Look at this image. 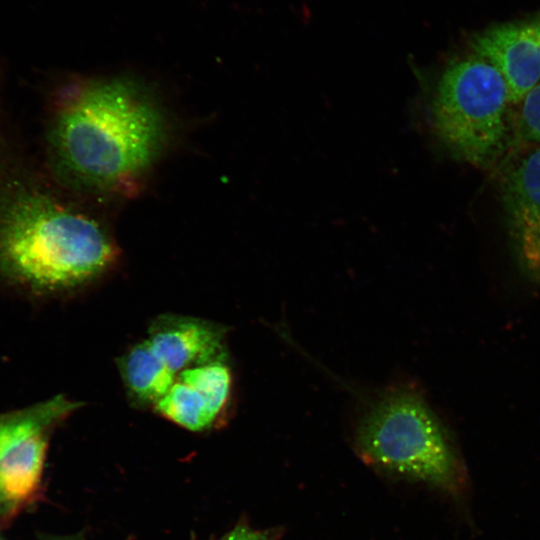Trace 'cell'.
I'll use <instances>...</instances> for the list:
<instances>
[{"mask_svg": "<svg viewBox=\"0 0 540 540\" xmlns=\"http://www.w3.org/2000/svg\"><path fill=\"white\" fill-rule=\"evenodd\" d=\"M283 532L284 530L281 527L265 530L254 529L248 523L242 521L220 540H280Z\"/></svg>", "mask_w": 540, "mask_h": 540, "instance_id": "13", "label": "cell"}, {"mask_svg": "<svg viewBox=\"0 0 540 540\" xmlns=\"http://www.w3.org/2000/svg\"><path fill=\"white\" fill-rule=\"evenodd\" d=\"M520 133L525 140L540 143V81L522 99Z\"/></svg>", "mask_w": 540, "mask_h": 540, "instance_id": "12", "label": "cell"}, {"mask_svg": "<svg viewBox=\"0 0 540 540\" xmlns=\"http://www.w3.org/2000/svg\"><path fill=\"white\" fill-rule=\"evenodd\" d=\"M47 431L40 430L20 439L1 455V512L12 513L36 495L44 470Z\"/></svg>", "mask_w": 540, "mask_h": 540, "instance_id": "9", "label": "cell"}, {"mask_svg": "<svg viewBox=\"0 0 540 540\" xmlns=\"http://www.w3.org/2000/svg\"><path fill=\"white\" fill-rule=\"evenodd\" d=\"M117 367L131 403L152 407L168 392L175 377L160 365L143 340L129 347Z\"/></svg>", "mask_w": 540, "mask_h": 540, "instance_id": "10", "label": "cell"}, {"mask_svg": "<svg viewBox=\"0 0 540 540\" xmlns=\"http://www.w3.org/2000/svg\"><path fill=\"white\" fill-rule=\"evenodd\" d=\"M166 137L164 114L133 80L80 83L54 111L47 150L64 183L98 191L132 186L148 170Z\"/></svg>", "mask_w": 540, "mask_h": 540, "instance_id": "1", "label": "cell"}, {"mask_svg": "<svg viewBox=\"0 0 540 540\" xmlns=\"http://www.w3.org/2000/svg\"><path fill=\"white\" fill-rule=\"evenodd\" d=\"M118 251L97 220L14 179L0 190V272L41 293L72 290L106 273Z\"/></svg>", "mask_w": 540, "mask_h": 540, "instance_id": "2", "label": "cell"}, {"mask_svg": "<svg viewBox=\"0 0 540 540\" xmlns=\"http://www.w3.org/2000/svg\"><path fill=\"white\" fill-rule=\"evenodd\" d=\"M227 328L203 318L163 314L149 325L144 343L175 378L181 371L228 356Z\"/></svg>", "mask_w": 540, "mask_h": 540, "instance_id": "7", "label": "cell"}, {"mask_svg": "<svg viewBox=\"0 0 540 540\" xmlns=\"http://www.w3.org/2000/svg\"><path fill=\"white\" fill-rule=\"evenodd\" d=\"M470 46L503 76L509 102L516 104L540 81V16L477 33Z\"/></svg>", "mask_w": 540, "mask_h": 540, "instance_id": "6", "label": "cell"}, {"mask_svg": "<svg viewBox=\"0 0 540 540\" xmlns=\"http://www.w3.org/2000/svg\"><path fill=\"white\" fill-rule=\"evenodd\" d=\"M353 445L374 470L456 492L463 469L452 441L418 388L396 384L364 407Z\"/></svg>", "mask_w": 540, "mask_h": 540, "instance_id": "3", "label": "cell"}, {"mask_svg": "<svg viewBox=\"0 0 540 540\" xmlns=\"http://www.w3.org/2000/svg\"><path fill=\"white\" fill-rule=\"evenodd\" d=\"M502 190L520 264L532 280L540 282V148L507 174Z\"/></svg>", "mask_w": 540, "mask_h": 540, "instance_id": "8", "label": "cell"}, {"mask_svg": "<svg viewBox=\"0 0 540 540\" xmlns=\"http://www.w3.org/2000/svg\"><path fill=\"white\" fill-rule=\"evenodd\" d=\"M232 387L233 376L226 356L178 373L152 410L182 428L204 431L227 412Z\"/></svg>", "mask_w": 540, "mask_h": 540, "instance_id": "5", "label": "cell"}, {"mask_svg": "<svg viewBox=\"0 0 540 540\" xmlns=\"http://www.w3.org/2000/svg\"><path fill=\"white\" fill-rule=\"evenodd\" d=\"M44 540H84V537L80 533V534L66 535V536H50L48 538H45Z\"/></svg>", "mask_w": 540, "mask_h": 540, "instance_id": "14", "label": "cell"}, {"mask_svg": "<svg viewBox=\"0 0 540 540\" xmlns=\"http://www.w3.org/2000/svg\"><path fill=\"white\" fill-rule=\"evenodd\" d=\"M425 93L428 125L454 157L481 168L498 160L509 96L491 63L477 55L451 60Z\"/></svg>", "mask_w": 540, "mask_h": 540, "instance_id": "4", "label": "cell"}, {"mask_svg": "<svg viewBox=\"0 0 540 540\" xmlns=\"http://www.w3.org/2000/svg\"><path fill=\"white\" fill-rule=\"evenodd\" d=\"M82 406L57 395L19 410L0 413V457L14 443L40 430H49Z\"/></svg>", "mask_w": 540, "mask_h": 540, "instance_id": "11", "label": "cell"}]
</instances>
